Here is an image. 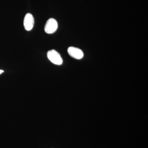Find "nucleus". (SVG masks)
<instances>
[{"mask_svg":"<svg viewBox=\"0 0 148 148\" xmlns=\"http://www.w3.org/2000/svg\"><path fill=\"white\" fill-rule=\"evenodd\" d=\"M47 56L48 59L55 65H61L63 63V59L61 55L54 49L49 51Z\"/></svg>","mask_w":148,"mask_h":148,"instance_id":"nucleus-1","label":"nucleus"},{"mask_svg":"<svg viewBox=\"0 0 148 148\" xmlns=\"http://www.w3.org/2000/svg\"><path fill=\"white\" fill-rule=\"evenodd\" d=\"M58 22L55 19L50 18L47 21L45 27V31L48 34L54 33L58 29Z\"/></svg>","mask_w":148,"mask_h":148,"instance_id":"nucleus-2","label":"nucleus"},{"mask_svg":"<svg viewBox=\"0 0 148 148\" xmlns=\"http://www.w3.org/2000/svg\"><path fill=\"white\" fill-rule=\"evenodd\" d=\"M34 25V18L32 14L27 13L25 15L24 20V28L27 31L32 30Z\"/></svg>","mask_w":148,"mask_h":148,"instance_id":"nucleus-3","label":"nucleus"},{"mask_svg":"<svg viewBox=\"0 0 148 148\" xmlns=\"http://www.w3.org/2000/svg\"><path fill=\"white\" fill-rule=\"evenodd\" d=\"M68 52L70 56L75 59H82L84 56L83 52L81 49L73 47H69L68 49Z\"/></svg>","mask_w":148,"mask_h":148,"instance_id":"nucleus-4","label":"nucleus"},{"mask_svg":"<svg viewBox=\"0 0 148 148\" xmlns=\"http://www.w3.org/2000/svg\"><path fill=\"white\" fill-rule=\"evenodd\" d=\"M4 71L3 70H0V74L2 73Z\"/></svg>","mask_w":148,"mask_h":148,"instance_id":"nucleus-5","label":"nucleus"}]
</instances>
